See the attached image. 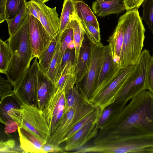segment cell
I'll list each match as a JSON object with an SVG mask.
<instances>
[{
    "instance_id": "cell-1",
    "label": "cell",
    "mask_w": 153,
    "mask_h": 153,
    "mask_svg": "<svg viewBox=\"0 0 153 153\" xmlns=\"http://www.w3.org/2000/svg\"><path fill=\"white\" fill-rule=\"evenodd\" d=\"M107 130L95 139L110 135L153 136V94L147 90L132 99Z\"/></svg>"
},
{
    "instance_id": "cell-2",
    "label": "cell",
    "mask_w": 153,
    "mask_h": 153,
    "mask_svg": "<svg viewBox=\"0 0 153 153\" xmlns=\"http://www.w3.org/2000/svg\"><path fill=\"white\" fill-rule=\"evenodd\" d=\"M29 19L28 14L20 27L6 40L11 55L6 75L13 89L29 68L31 61L34 58L29 40Z\"/></svg>"
},
{
    "instance_id": "cell-3",
    "label": "cell",
    "mask_w": 153,
    "mask_h": 153,
    "mask_svg": "<svg viewBox=\"0 0 153 153\" xmlns=\"http://www.w3.org/2000/svg\"><path fill=\"white\" fill-rule=\"evenodd\" d=\"M124 26V37L120 67L135 64L142 52L145 29L137 8L127 10L120 16Z\"/></svg>"
},
{
    "instance_id": "cell-4",
    "label": "cell",
    "mask_w": 153,
    "mask_h": 153,
    "mask_svg": "<svg viewBox=\"0 0 153 153\" xmlns=\"http://www.w3.org/2000/svg\"><path fill=\"white\" fill-rule=\"evenodd\" d=\"M152 56L147 50L142 51L134 68L120 90L116 102L126 103L129 100L147 90L146 76Z\"/></svg>"
},
{
    "instance_id": "cell-5",
    "label": "cell",
    "mask_w": 153,
    "mask_h": 153,
    "mask_svg": "<svg viewBox=\"0 0 153 153\" xmlns=\"http://www.w3.org/2000/svg\"><path fill=\"white\" fill-rule=\"evenodd\" d=\"M135 64L119 67L110 79L95 90L89 101L102 110L114 102Z\"/></svg>"
},
{
    "instance_id": "cell-6",
    "label": "cell",
    "mask_w": 153,
    "mask_h": 153,
    "mask_svg": "<svg viewBox=\"0 0 153 153\" xmlns=\"http://www.w3.org/2000/svg\"><path fill=\"white\" fill-rule=\"evenodd\" d=\"M98 107L84 98L79 103L65 113L57 128L47 143L59 145L69 131L78 123Z\"/></svg>"
},
{
    "instance_id": "cell-7",
    "label": "cell",
    "mask_w": 153,
    "mask_h": 153,
    "mask_svg": "<svg viewBox=\"0 0 153 153\" xmlns=\"http://www.w3.org/2000/svg\"><path fill=\"white\" fill-rule=\"evenodd\" d=\"M21 103L20 127L42 141L47 143L51 137V134L42 111L35 105Z\"/></svg>"
},
{
    "instance_id": "cell-8",
    "label": "cell",
    "mask_w": 153,
    "mask_h": 153,
    "mask_svg": "<svg viewBox=\"0 0 153 153\" xmlns=\"http://www.w3.org/2000/svg\"><path fill=\"white\" fill-rule=\"evenodd\" d=\"M91 42L92 51L88 67L82 79L76 84L82 95L89 100L97 87L102 61L103 46L100 42Z\"/></svg>"
},
{
    "instance_id": "cell-9",
    "label": "cell",
    "mask_w": 153,
    "mask_h": 153,
    "mask_svg": "<svg viewBox=\"0 0 153 153\" xmlns=\"http://www.w3.org/2000/svg\"><path fill=\"white\" fill-rule=\"evenodd\" d=\"M65 105V92L57 88L50 95L42 111L49 128L51 136L63 117Z\"/></svg>"
},
{
    "instance_id": "cell-10",
    "label": "cell",
    "mask_w": 153,
    "mask_h": 153,
    "mask_svg": "<svg viewBox=\"0 0 153 153\" xmlns=\"http://www.w3.org/2000/svg\"><path fill=\"white\" fill-rule=\"evenodd\" d=\"M37 58H35L31 67L13 89L14 95L21 103L35 105L38 65Z\"/></svg>"
},
{
    "instance_id": "cell-11",
    "label": "cell",
    "mask_w": 153,
    "mask_h": 153,
    "mask_svg": "<svg viewBox=\"0 0 153 153\" xmlns=\"http://www.w3.org/2000/svg\"><path fill=\"white\" fill-rule=\"evenodd\" d=\"M29 37L33 55L38 58L53 38L40 21L31 15H29Z\"/></svg>"
},
{
    "instance_id": "cell-12",
    "label": "cell",
    "mask_w": 153,
    "mask_h": 153,
    "mask_svg": "<svg viewBox=\"0 0 153 153\" xmlns=\"http://www.w3.org/2000/svg\"><path fill=\"white\" fill-rule=\"evenodd\" d=\"M33 1L38 12L37 19L50 36L52 38L55 37L59 30L60 22L56 11V7L51 8L42 2Z\"/></svg>"
},
{
    "instance_id": "cell-13",
    "label": "cell",
    "mask_w": 153,
    "mask_h": 153,
    "mask_svg": "<svg viewBox=\"0 0 153 153\" xmlns=\"http://www.w3.org/2000/svg\"><path fill=\"white\" fill-rule=\"evenodd\" d=\"M97 121L85 125L69 137L65 141L64 148L65 152L75 151L82 146L91 139L96 137L98 132L95 130V127Z\"/></svg>"
},
{
    "instance_id": "cell-14",
    "label": "cell",
    "mask_w": 153,
    "mask_h": 153,
    "mask_svg": "<svg viewBox=\"0 0 153 153\" xmlns=\"http://www.w3.org/2000/svg\"><path fill=\"white\" fill-rule=\"evenodd\" d=\"M57 88L54 83L38 65L35 105L42 111L51 94Z\"/></svg>"
},
{
    "instance_id": "cell-15",
    "label": "cell",
    "mask_w": 153,
    "mask_h": 153,
    "mask_svg": "<svg viewBox=\"0 0 153 153\" xmlns=\"http://www.w3.org/2000/svg\"><path fill=\"white\" fill-rule=\"evenodd\" d=\"M21 103L14 95L8 96L0 102V121L5 122L12 120L21 126V115L20 109Z\"/></svg>"
},
{
    "instance_id": "cell-16",
    "label": "cell",
    "mask_w": 153,
    "mask_h": 153,
    "mask_svg": "<svg viewBox=\"0 0 153 153\" xmlns=\"http://www.w3.org/2000/svg\"><path fill=\"white\" fill-rule=\"evenodd\" d=\"M92 48L91 42L85 33L75 66L76 83L82 79L88 69L91 58Z\"/></svg>"
},
{
    "instance_id": "cell-17",
    "label": "cell",
    "mask_w": 153,
    "mask_h": 153,
    "mask_svg": "<svg viewBox=\"0 0 153 153\" xmlns=\"http://www.w3.org/2000/svg\"><path fill=\"white\" fill-rule=\"evenodd\" d=\"M119 67L113 59L109 45H103L102 64L96 90L110 79Z\"/></svg>"
},
{
    "instance_id": "cell-18",
    "label": "cell",
    "mask_w": 153,
    "mask_h": 153,
    "mask_svg": "<svg viewBox=\"0 0 153 153\" xmlns=\"http://www.w3.org/2000/svg\"><path fill=\"white\" fill-rule=\"evenodd\" d=\"M126 104L115 101L102 110L95 126V129L99 131L108 128Z\"/></svg>"
},
{
    "instance_id": "cell-19",
    "label": "cell",
    "mask_w": 153,
    "mask_h": 153,
    "mask_svg": "<svg viewBox=\"0 0 153 153\" xmlns=\"http://www.w3.org/2000/svg\"><path fill=\"white\" fill-rule=\"evenodd\" d=\"M124 26L120 17L112 35L107 40L108 42L113 59L120 67V56L124 37Z\"/></svg>"
},
{
    "instance_id": "cell-20",
    "label": "cell",
    "mask_w": 153,
    "mask_h": 153,
    "mask_svg": "<svg viewBox=\"0 0 153 153\" xmlns=\"http://www.w3.org/2000/svg\"><path fill=\"white\" fill-rule=\"evenodd\" d=\"M20 146L24 153H44L42 147L45 143L22 127H19Z\"/></svg>"
},
{
    "instance_id": "cell-21",
    "label": "cell",
    "mask_w": 153,
    "mask_h": 153,
    "mask_svg": "<svg viewBox=\"0 0 153 153\" xmlns=\"http://www.w3.org/2000/svg\"><path fill=\"white\" fill-rule=\"evenodd\" d=\"M122 0L104 1L96 0L92 3L93 12L97 16L105 17L112 14H119L125 10V7Z\"/></svg>"
},
{
    "instance_id": "cell-22",
    "label": "cell",
    "mask_w": 153,
    "mask_h": 153,
    "mask_svg": "<svg viewBox=\"0 0 153 153\" xmlns=\"http://www.w3.org/2000/svg\"><path fill=\"white\" fill-rule=\"evenodd\" d=\"M75 64L71 62L65 68L56 83L57 88L60 90L65 92L75 85Z\"/></svg>"
},
{
    "instance_id": "cell-23",
    "label": "cell",
    "mask_w": 153,
    "mask_h": 153,
    "mask_svg": "<svg viewBox=\"0 0 153 153\" xmlns=\"http://www.w3.org/2000/svg\"><path fill=\"white\" fill-rule=\"evenodd\" d=\"M75 4L76 14L78 19L89 23L100 30L97 18L88 5L81 1H75Z\"/></svg>"
},
{
    "instance_id": "cell-24",
    "label": "cell",
    "mask_w": 153,
    "mask_h": 153,
    "mask_svg": "<svg viewBox=\"0 0 153 153\" xmlns=\"http://www.w3.org/2000/svg\"><path fill=\"white\" fill-rule=\"evenodd\" d=\"M72 28L73 31V42L76 62L79 51L84 38L85 33L81 23L76 14L69 22L67 27V28Z\"/></svg>"
},
{
    "instance_id": "cell-25",
    "label": "cell",
    "mask_w": 153,
    "mask_h": 153,
    "mask_svg": "<svg viewBox=\"0 0 153 153\" xmlns=\"http://www.w3.org/2000/svg\"><path fill=\"white\" fill-rule=\"evenodd\" d=\"M74 0H64L60 19V27L58 33L60 34L67 28L72 18L76 15Z\"/></svg>"
},
{
    "instance_id": "cell-26",
    "label": "cell",
    "mask_w": 153,
    "mask_h": 153,
    "mask_svg": "<svg viewBox=\"0 0 153 153\" xmlns=\"http://www.w3.org/2000/svg\"><path fill=\"white\" fill-rule=\"evenodd\" d=\"M57 36L53 38L48 47L42 53L39 58L38 65L46 74L54 55L57 42Z\"/></svg>"
},
{
    "instance_id": "cell-27",
    "label": "cell",
    "mask_w": 153,
    "mask_h": 153,
    "mask_svg": "<svg viewBox=\"0 0 153 153\" xmlns=\"http://www.w3.org/2000/svg\"><path fill=\"white\" fill-rule=\"evenodd\" d=\"M102 110L98 108L79 121L69 131L63 142L65 141L69 137L85 125L92 122L97 121Z\"/></svg>"
},
{
    "instance_id": "cell-28",
    "label": "cell",
    "mask_w": 153,
    "mask_h": 153,
    "mask_svg": "<svg viewBox=\"0 0 153 153\" xmlns=\"http://www.w3.org/2000/svg\"><path fill=\"white\" fill-rule=\"evenodd\" d=\"M27 2L24 4L20 11L14 17L6 21L8 25L10 36L16 32L23 23L27 15L29 14L27 12Z\"/></svg>"
},
{
    "instance_id": "cell-29",
    "label": "cell",
    "mask_w": 153,
    "mask_h": 153,
    "mask_svg": "<svg viewBox=\"0 0 153 153\" xmlns=\"http://www.w3.org/2000/svg\"><path fill=\"white\" fill-rule=\"evenodd\" d=\"M65 92V105L64 113L79 103L85 98L76 85Z\"/></svg>"
},
{
    "instance_id": "cell-30",
    "label": "cell",
    "mask_w": 153,
    "mask_h": 153,
    "mask_svg": "<svg viewBox=\"0 0 153 153\" xmlns=\"http://www.w3.org/2000/svg\"><path fill=\"white\" fill-rule=\"evenodd\" d=\"M6 41L0 39V72L6 74L10 60L11 53Z\"/></svg>"
},
{
    "instance_id": "cell-31",
    "label": "cell",
    "mask_w": 153,
    "mask_h": 153,
    "mask_svg": "<svg viewBox=\"0 0 153 153\" xmlns=\"http://www.w3.org/2000/svg\"><path fill=\"white\" fill-rule=\"evenodd\" d=\"M60 46L59 35L58 33L57 42L54 55L46 74L55 83L58 73V62L60 56Z\"/></svg>"
},
{
    "instance_id": "cell-32",
    "label": "cell",
    "mask_w": 153,
    "mask_h": 153,
    "mask_svg": "<svg viewBox=\"0 0 153 153\" xmlns=\"http://www.w3.org/2000/svg\"><path fill=\"white\" fill-rule=\"evenodd\" d=\"M26 0H6L5 19H11L19 12Z\"/></svg>"
},
{
    "instance_id": "cell-33",
    "label": "cell",
    "mask_w": 153,
    "mask_h": 153,
    "mask_svg": "<svg viewBox=\"0 0 153 153\" xmlns=\"http://www.w3.org/2000/svg\"><path fill=\"white\" fill-rule=\"evenodd\" d=\"M58 34L59 35L61 46L60 56L58 62V73L63 56L68 48L69 43L73 40V31L71 28H67L60 34Z\"/></svg>"
},
{
    "instance_id": "cell-34",
    "label": "cell",
    "mask_w": 153,
    "mask_h": 153,
    "mask_svg": "<svg viewBox=\"0 0 153 153\" xmlns=\"http://www.w3.org/2000/svg\"><path fill=\"white\" fill-rule=\"evenodd\" d=\"M143 13L141 19L146 23L153 33V0H144L142 4Z\"/></svg>"
},
{
    "instance_id": "cell-35",
    "label": "cell",
    "mask_w": 153,
    "mask_h": 153,
    "mask_svg": "<svg viewBox=\"0 0 153 153\" xmlns=\"http://www.w3.org/2000/svg\"><path fill=\"white\" fill-rule=\"evenodd\" d=\"M75 52L74 48L70 49L68 48L65 52L61 61L58 74L56 79V83L57 82L63 71L66 65L71 62L75 65L76 61Z\"/></svg>"
},
{
    "instance_id": "cell-36",
    "label": "cell",
    "mask_w": 153,
    "mask_h": 153,
    "mask_svg": "<svg viewBox=\"0 0 153 153\" xmlns=\"http://www.w3.org/2000/svg\"><path fill=\"white\" fill-rule=\"evenodd\" d=\"M80 21L85 33L89 39L94 43L100 42L101 40L100 30L87 22Z\"/></svg>"
},
{
    "instance_id": "cell-37",
    "label": "cell",
    "mask_w": 153,
    "mask_h": 153,
    "mask_svg": "<svg viewBox=\"0 0 153 153\" xmlns=\"http://www.w3.org/2000/svg\"><path fill=\"white\" fill-rule=\"evenodd\" d=\"M0 153H24L20 146L17 147L16 141L10 139L4 141H0Z\"/></svg>"
},
{
    "instance_id": "cell-38",
    "label": "cell",
    "mask_w": 153,
    "mask_h": 153,
    "mask_svg": "<svg viewBox=\"0 0 153 153\" xmlns=\"http://www.w3.org/2000/svg\"><path fill=\"white\" fill-rule=\"evenodd\" d=\"M12 85L8 80L0 77V94L1 101L6 97L14 94L13 90L12 89ZM0 101V102H1Z\"/></svg>"
},
{
    "instance_id": "cell-39",
    "label": "cell",
    "mask_w": 153,
    "mask_h": 153,
    "mask_svg": "<svg viewBox=\"0 0 153 153\" xmlns=\"http://www.w3.org/2000/svg\"><path fill=\"white\" fill-rule=\"evenodd\" d=\"M146 82L147 90L153 94V55L147 68Z\"/></svg>"
},
{
    "instance_id": "cell-40",
    "label": "cell",
    "mask_w": 153,
    "mask_h": 153,
    "mask_svg": "<svg viewBox=\"0 0 153 153\" xmlns=\"http://www.w3.org/2000/svg\"><path fill=\"white\" fill-rule=\"evenodd\" d=\"M57 144L45 143L42 147V149L44 153L48 152L62 153L65 152L64 149H62Z\"/></svg>"
},
{
    "instance_id": "cell-41",
    "label": "cell",
    "mask_w": 153,
    "mask_h": 153,
    "mask_svg": "<svg viewBox=\"0 0 153 153\" xmlns=\"http://www.w3.org/2000/svg\"><path fill=\"white\" fill-rule=\"evenodd\" d=\"M4 130L6 134L11 133L16 131L19 127L18 124L12 120H8L5 122Z\"/></svg>"
},
{
    "instance_id": "cell-42",
    "label": "cell",
    "mask_w": 153,
    "mask_h": 153,
    "mask_svg": "<svg viewBox=\"0 0 153 153\" xmlns=\"http://www.w3.org/2000/svg\"><path fill=\"white\" fill-rule=\"evenodd\" d=\"M144 0H123V1L126 10L138 8Z\"/></svg>"
},
{
    "instance_id": "cell-43",
    "label": "cell",
    "mask_w": 153,
    "mask_h": 153,
    "mask_svg": "<svg viewBox=\"0 0 153 153\" xmlns=\"http://www.w3.org/2000/svg\"><path fill=\"white\" fill-rule=\"evenodd\" d=\"M6 0H0V23H1L5 19Z\"/></svg>"
},
{
    "instance_id": "cell-44",
    "label": "cell",
    "mask_w": 153,
    "mask_h": 153,
    "mask_svg": "<svg viewBox=\"0 0 153 153\" xmlns=\"http://www.w3.org/2000/svg\"><path fill=\"white\" fill-rule=\"evenodd\" d=\"M144 153H153V147H150L145 149Z\"/></svg>"
},
{
    "instance_id": "cell-45",
    "label": "cell",
    "mask_w": 153,
    "mask_h": 153,
    "mask_svg": "<svg viewBox=\"0 0 153 153\" xmlns=\"http://www.w3.org/2000/svg\"><path fill=\"white\" fill-rule=\"evenodd\" d=\"M68 48L71 49L74 48V43L73 40H72L69 43L68 46Z\"/></svg>"
},
{
    "instance_id": "cell-46",
    "label": "cell",
    "mask_w": 153,
    "mask_h": 153,
    "mask_svg": "<svg viewBox=\"0 0 153 153\" xmlns=\"http://www.w3.org/2000/svg\"><path fill=\"white\" fill-rule=\"evenodd\" d=\"M35 1H38L39 2H42L44 3H45V0H33Z\"/></svg>"
},
{
    "instance_id": "cell-47",
    "label": "cell",
    "mask_w": 153,
    "mask_h": 153,
    "mask_svg": "<svg viewBox=\"0 0 153 153\" xmlns=\"http://www.w3.org/2000/svg\"><path fill=\"white\" fill-rule=\"evenodd\" d=\"M102 1H112L115 0H101Z\"/></svg>"
},
{
    "instance_id": "cell-48",
    "label": "cell",
    "mask_w": 153,
    "mask_h": 153,
    "mask_svg": "<svg viewBox=\"0 0 153 153\" xmlns=\"http://www.w3.org/2000/svg\"><path fill=\"white\" fill-rule=\"evenodd\" d=\"M75 1H80V0H74Z\"/></svg>"
}]
</instances>
